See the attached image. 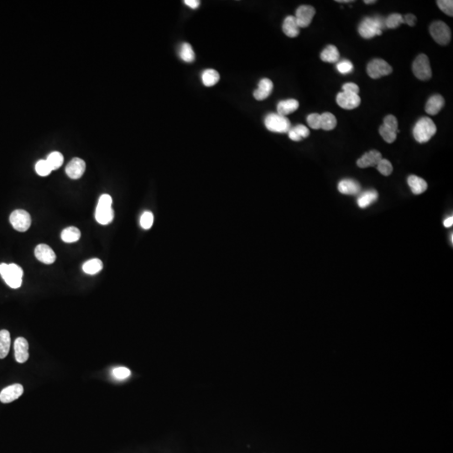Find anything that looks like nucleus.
I'll return each mask as SVG.
<instances>
[{
  "instance_id": "nucleus-1",
  "label": "nucleus",
  "mask_w": 453,
  "mask_h": 453,
  "mask_svg": "<svg viewBox=\"0 0 453 453\" xmlns=\"http://www.w3.org/2000/svg\"><path fill=\"white\" fill-rule=\"evenodd\" d=\"M385 28V19L383 17H367L364 19L359 24V33L363 38L372 39L376 36H380Z\"/></svg>"
},
{
  "instance_id": "nucleus-2",
  "label": "nucleus",
  "mask_w": 453,
  "mask_h": 453,
  "mask_svg": "<svg viewBox=\"0 0 453 453\" xmlns=\"http://www.w3.org/2000/svg\"><path fill=\"white\" fill-rule=\"evenodd\" d=\"M112 204L113 199L111 195L108 194L101 195L95 213V217L98 223L102 225H108L113 222L114 212L112 208Z\"/></svg>"
},
{
  "instance_id": "nucleus-3",
  "label": "nucleus",
  "mask_w": 453,
  "mask_h": 453,
  "mask_svg": "<svg viewBox=\"0 0 453 453\" xmlns=\"http://www.w3.org/2000/svg\"><path fill=\"white\" fill-rule=\"evenodd\" d=\"M436 133L435 126L432 119L428 117H423L418 120L413 129V135L415 140L420 144L429 141Z\"/></svg>"
},
{
  "instance_id": "nucleus-4",
  "label": "nucleus",
  "mask_w": 453,
  "mask_h": 453,
  "mask_svg": "<svg viewBox=\"0 0 453 453\" xmlns=\"http://www.w3.org/2000/svg\"><path fill=\"white\" fill-rule=\"evenodd\" d=\"M0 275L9 287L13 289L21 287L24 272L17 264H0Z\"/></svg>"
},
{
  "instance_id": "nucleus-5",
  "label": "nucleus",
  "mask_w": 453,
  "mask_h": 453,
  "mask_svg": "<svg viewBox=\"0 0 453 453\" xmlns=\"http://www.w3.org/2000/svg\"><path fill=\"white\" fill-rule=\"evenodd\" d=\"M264 125L268 130L275 133H288L291 128L290 120L286 117L274 113L265 117Z\"/></svg>"
},
{
  "instance_id": "nucleus-6",
  "label": "nucleus",
  "mask_w": 453,
  "mask_h": 453,
  "mask_svg": "<svg viewBox=\"0 0 453 453\" xmlns=\"http://www.w3.org/2000/svg\"><path fill=\"white\" fill-rule=\"evenodd\" d=\"M412 70L415 77L421 81L429 80L432 76L429 59L425 54H421L415 58L412 65Z\"/></svg>"
},
{
  "instance_id": "nucleus-7",
  "label": "nucleus",
  "mask_w": 453,
  "mask_h": 453,
  "mask_svg": "<svg viewBox=\"0 0 453 453\" xmlns=\"http://www.w3.org/2000/svg\"><path fill=\"white\" fill-rule=\"evenodd\" d=\"M430 33L436 43L446 45L451 41L452 33L450 28L442 21H435L430 26Z\"/></svg>"
},
{
  "instance_id": "nucleus-8",
  "label": "nucleus",
  "mask_w": 453,
  "mask_h": 453,
  "mask_svg": "<svg viewBox=\"0 0 453 453\" xmlns=\"http://www.w3.org/2000/svg\"><path fill=\"white\" fill-rule=\"evenodd\" d=\"M392 71L393 69L391 65L388 63H386L385 60L376 58L372 60L370 63L367 64V75L373 79H378L380 77L388 76L392 73Z\"/></svg>"
},
{
  "instance_id": "nucleus-9",
  "label": "nucleus",
  "mask_w": 453,
  "mask_h": 453,
  "mask_svg": "<svg viewBox=\"0 0 453 453\" xmlns=\"http://www.w3.org/2000/svg\"><path fill=\"white\" fill-rule=\"evenodd\" d=\"M9 222L13 228L19 232H25L31 225V217L26 211L18 209L13 212L9 216Z\"/></svg>"
},
{
  "instance_id": "nucleus-10",
  "label": "nucleus",
  "mask_w": 453,
  "mask_h": 453,
  "mask_svg": "<svg viewBox=\"0 0 453 453\" xmlns=\"http://www.w3.org/2000/svg\"><path fill=\"white\" fill-rule=\"evenodd\" d=\"M316 15V9L311 5H302L296 9V18L297 24L300 28H305L309 26L312 21V19Z\"/></svg>"
},
{
  "instance_id": "nucleus-11",
  "label": "nucleus",
  "mask_w": 453,
  "mask_h": 453,
  "mask_svg": "<svg viewBox=\"0 0 453 453\" xmlns=\"http://www.w3.org/2000/svg\"><path fill=\"white\" fill-rule=\"evenodd\" d=\"M337 103L344 109L352 110L359 107L361 103V99L359 94L342 92H339L337 96Z\"/></svg>"
},
{
  "instance_id": "nucleus-12",
  "label": "nucleus",
  "mask_w": 453,
  "mask_h": 453,
  "mask_svg": "<svg viewBox=\"0 0 453 453\" xmlns=\"http://www.w3.org/2000/svg\"><path fill=\"white\" fill-rule=\"evenodd\" d=\"M24 393V388L20 384L9 385L0 392V401L4 404L16 400Z\"/></svg>"
},
{
  "instance_id": "nucleus-13",
  "label": "nucleus",
  "mask_w": 453,
  "mask_h": 453,
  "mask_svg": "<svg viewBox=\"0 0 453 453\" xmlns=\"http://www.w3.org/2000/svg\"><path fill=\"white\" fill-rule=\"evenodd\" d=\"M86 170V163L80 158H73L65 167V173L69 177L77 180L83 176Z\"/></svg>"
},
{
  "instance_id": "nucleus-14",
  "label": "nucleus",
  "mask_w": 453,
  "mask_h": 453,
  "mask_svg": "<svg viewBox=\"0 0 453 453\" xmlns=\"http://www.w3.org/2000/svg\"><path fill=\"white\" fill-rule=\"evenodd\" d=\"M35 255L39 261L45 264H53L57 259L53 249L46 244H39L36 246Z\"/></svg>"
},
{
  "instance_id": "nucleus-15",
  "label": "nucleus",
  "mask_w": 453,
  "mask_h": 453,
  "mask_svg": "<svg viewBox=\"0 0 453 453\" xmlns=\"http://www.w3.org/2000/svg\"><path fill=\"white\" fill-rule=\"evenodd\" d=\"M15 357L16 361L24 364L29 359V344L24 338H18L14 344Z\"/></svg>"
},
{
  "instance_id": "nucleus-16",
  "label": "nucleus",
  "mask_w": 453,
  "mask_h": 453,
  "mask_svg": "<svg viewBox=\"0 0 453 453\" xmlns=\"http://www.w3.org/2000/svg\"><path fill=\"white\" fill-rule=\"evenodd\" d=\"M382 159V154L379 151H368L358 160L357 166H359V168H367V167L377 166L379 161Z\"/></svg>"
},
{
  "instance_id": "nucleus-17",
  "label": "nucleus",
  "mask_w": 453,
  "mask_h": 453,
  "mask_svg": "<svg viewBox=\"0 0 453 453\" xmlns=\"http://www.w3.org/2000/svg\"><path fill=\"white\" fill-rule=\"evenodd\" d=\"M338 191L344 195H356L361 192V186L352 179H344L338 183Z\"/></svg>"
},
{
  "instance_id": "nucleus-18",
  "label": "nucleus",
  "mask_w": 453,
  "mask_h": 453,
  "mask_svg": "<svg viewBox=\"0 0 453 453\" xmlns=\"http://www.w3.org/2000/svg\"><path fill=\"white\" fill-rule=\"evenodd\" d=\"M273 88H274V84H273L272 81L268 78H263L259 83L258 88L254 92V97L256 100H264L267 98H269V96L271 94Z\"/></svg>"
},
{
  "instance_id": "nucleus-19",
  "label": "nucleus",
  "mask_w": 453,
  "mask_h": 453,
  "mask_svg": "<svg viewBox=\"0 0 453 453\" xmlns=\"http://www.w3.org/2000/svg\"><path fill=\"white\" fill-rule=\"evenodd\" d=\"M445 100L442 96L439 94L433 95L427 101L426 104V112L430 115H436L444 107Z\"/></svg>"
},
{
  "instance_id": "nucleus-20",
  "label": "nucleus",
  "mask_w": 453,
  "mask_h": 453,
  "mask_svg": "<svg viewBox=\"0 0 453 453\" xmlns=\"http://www.w3.org/2000/svg\"><path fill=\"white\" fill-rule=\"evenodd\" d=\"M298 108H299V102L296 99L280 101L277 105V113L280 115L286 117L298 109Z\"/></svg>"
},
{
  "instance_id": "nucleus-21",
  "label": "nucleus",
  "mask_w": 453,
  "mask_h": 453,
  "mask_svg": "<svg viewBox=\"0 0 453 453\" xmlns=\"http://www.w3.org/2000/svg\"><path fill=\"white\" fill-rule=\"evenodd\" d=\"M283 32L290 38H295L299 35L300 27L297 24L295 16H287L284 19L282 25Z\"/></svg>"
},
{
  "instance_id": "nucleus-22",
  "label": "nucleus",
  "mask_w": 453,
  "mask_h": 453,
  "mask_svg": "<svg viewBox=\"0 0 453 453\" xmlns=\"http://www.w3.org/2000/svg\"><path fill=\"white\" fill-rule=\"evenodd\" d=\"M378 199V193L374 190H368L362 193L358 197L357 203L360 208H366L375 202Z\"/></svg>"
},
{
  "instance_id": "nucleus-23",
  "label": "nucleus",
  "mask_w": 453,
  "mask_h": 453,
  "mask_svg": "<svg viewBox=\"0 0 453 453\" xmlns=\"http://www.w3.org/2000/svg\"><path fill=\"white\" fill-rule=\"evenodd\" d=\"M408 185L412 193L415 195H420L425 193L427 189V181L416 175H410L408 177Z\"/></svg>"
},
{
  "instance_id": "nucleus-24",
  "label": "nucleus",
  "mask_w": 453,
  "mask_h": 453,
  "mask_svg": "<svg viewBox=\"0 0 453 453\" xmlns=\"http://www.w3.org/2000/svg\"><path fill=\"white\" fill-rule=\"evenodd\" d=\"M340 58V53L338 48L332 44H329L321 53V60L324 63H338Z\"/></svg>"
},
{
  "instance_id": "nucleus-25",
  "label": "nucleus",
  "mask_w": 453,
  "mask_h": 453,
  "mask_svg": "<svg viewBox=\"0 0 453 453\" xmlns=\"http://www.w3.org/2000/svg\"><path fill=\"white\" fill-rule=\"evenodd\" d=\"M288 135L291 140L293 141H300L302 139H305L310 135V131L305 125H297L295 127L290 128L288 131Z\"/></svg>"
},
{
  "instance_id": "nucleus-26",
  "label": "nucleus",
  "mask_w": 453,
  "mask_h": 453,
  "mask_svg": "<svg viewBox=\"0 0 453 453\" xmlns=\"http://www.w3.org/2000/svg\"><path fill=\"white\" fill-rule=\"evenodd\" d=\"M10 344H11V338L10 334L7 330H1L0 331V359H3L6 358L10 348Z\"/></svg>"
},
{
  "instance_id": "nucleus-27",
  "label": "nucleus",
  "mask_w": 453,
  "mask_h": 453,
  "mask_svg": "<svg viewBox=\"0 0 453 453\" xmlns=\"http://www.w3.org/2000/svg\"><path fill=\"white\" fill-rule=\"evenodd\" d=\"M220 80V75L214 69H207L201 73V81L206 86L216 85Z\"/></svg>"
},
{
  "instance_id": "nucleus-28",
  "label": "nucleus",
  "mask_w": 453,
  "mask_h": 453,
  "mask_svg": "<svg viewBox=\"0 0 453 453\" xmlns=\"http://www.w3.org/2000/svg\"><path fill=\"white\" fill-rule=\"evenodd\" d=\"M103 262L99 259H92L86 261L83 265V270L87 275H96L103 270Z\"/></svg>"
},
{
  "instance_id": "nucleus-29",
  "label": "nucleus",
  "mask_w": 453,
  "mask_h": 453,
  "mask_svg": "<svg viewBox=\"0 0 453 453\" xmlns=\"http://www.w3.org/2000/svg\"><path fill=\"white\" fill-rule=\"evenodd\" d=\"M61 237L65 243H75L80 239L81 232L76 227H68L63 230Z\"/></svg>"
},
{
  "instance_id": "nucleus-30",
  "label": "nucleus",
  "mask_w": 453,
  "mask_h": 453,
  "mask_svg": "<svg viewBox=\"0 0 453 453\" xmlns=\"http://www.w3.org/2000/svg\"><path fill=\"white\" fill-rule=\"evenodd\" d=\"M179 57L187 63H192L195 61V52L189 43L181 44L179 49Z\"/></svg>"
},
{
  "instance_id": "nucleus-31",
  "label": "nucleus",
  "mask_w": 453,
  "mask_h": 453,
  "mask_svg": "<svg viewBox=\"0 0 453 453\" xmlns=\"http://www.w3.org/2000/svg\"><path fill=\"white\" fill-rule=\"evenodd\" d=\"M337 119L332 113H324L321 114V129L323 130L330 131L337 126Z\"/></svg>"
},
{
  "instance_id": "nucleus-32",
  "label": "nucleus",
  "mask_w": 453,
  "mask_h": 453,
  "mask_svg": "<svg viewBox=\"0 0 453 453\" xmlns=\"http://www.w3.org/2000/svg\"><path fill=\"white\" fill-rule=\"evenodd\" d=\"M46 161L49 164V166H50L51 170L54 171V170L58 169L61 166H63L64 158H63V154H61L60 152L54 151V152L50 153L48 155Z\"/></svg>"
},
{
  "instance_id": "nucleus-33",
  "label": "nucleus",
  "mask_w": 453,
  "mask_h": 453,
  "mask_svg": "<svg viewBox=\"0 0 453 453\" xmlns=\"http://www.w3.org/2000/svg\"><path fill=\"white\" fill-rule=\"evenodd\" d=\"M401 24H405V22L402 15L400 14H392L385 19V27L388 29H395Z\"/></svg>"
},
{
  "instance_id": "nucleus-34",
  "label": "nucleus",
  "mask_w": 453,
  "mask_h": 453,
  "mask_svg": "<svg viewBox=\"0 0 453 453\" xmlns=\"http://www.w3.org/2000/svg\"><path fill=\"white\" fill-rule=\"evenodd\" d=\"M379 133H380V135H381L383 139H385V141L388 143V144L394 142L395 139H396V132L391 130L388 128L385 127L384 125H381L379 128Z\"/></svg>"
},
{
  "instance_id": "nucleus-35",
  "label": "nucleus",
  "mask_w": 453,
  "mask_h": 453,
  "mask_svg": "<svg viewBox=\"0 0 453 453\" xmlns=\"http://www.w3.org/2000/svg\"><path fill=\"white\" fill-rule=\"evenodd\" d=\"M36 172L41 176H46V175H50L52 170L50 168L46 160H41L36 163Z\"/></svg>"
},
{
  "instance_id": "nucleus-36",
  "label": "nucleus",
  "mask_w": 453,
  "mask_h": 453,
  "mask_svg": "<svg viewBox=\"0 0 453 453\" xmlns=\"http://www.w3.org/2000/svg\"><path fill=\"white\" fill-rule=\"evenodd\" d=\"M377 169L383 175L388 176L390 175L393 172V166L392 164L388 160L382 159L379 161V163L377 165Z\"/></svg>"
},
{
  "instance_id": "nucleus-37",
  "label": "nucleus",
  "mask_w": 453,
  "mask_h": 453,
  "mask_svg": "<svg viewBox=\"0 0 453 453\" xmlns=\"http://www.w3.org/2000/svg\"><path fill=\"white\" fill-rule=\"evenodd\" d=\"M131 371L125 367H114L112 371V375L113 378L118 380H124L130 376Z\"/></svg>"
},
{
  "instance_id": "nucleus-38",
  "label": "nucleus",
  "mask_w": 453,
  "mask_h": 453,
  "mask_svg": "<svg viewBox=\"0 0 453 453\" xmlns=\"http://www.w3.org/2000/svg\"><path fill=\"white\" fill-rule=\"evenodd\" d=\"M436 3L442 12L449 16L453 15V1L452 0H438Z\"/></svg>"
},
{
  "instance_id": "nucleus-39",
  "label": "nucleus",
  "mask_w": 453,
  "mask_h": 453,
  "mask_svg": "<svg viewBox=\"0 0 453 453\" xmlns=\"http://www.w3.org/2000/svg\"><path fill=\"white\" fill-rule=\"evenodd\" d=\"M154 222V215L151 212H145L140 217V225L144 229H150Z\"/></svg>"
},
{
  "instance_id": "nucleus-40",
  "label": "nucleus",
  "mask_w": 453,
  "mask_h": 453,
  "mask_svg": "<svg viewBox=\"0 0 453 453\" xmlns=\"http://www.w3.org/2000/svg\"><path fill=\"white\" fill-rule=\"evenodd\" d=\"M384 125L385 127L388 128L391 130L394 131L396 133H399L400 130L398 129V120L394 115H387L384 119Z\"/></svg>"
},
{
  "instance_id": "nucleus-41",
  "label": "nucleus",
  "mask_w": 453,
  "mask_h": 453,
  "mask_svg": "<svg viewBox=\"0 0 453 453\" xmlns=\"http://www.w3.org/2000/svg\"><path fill=\"white\" fill-rule=\"evenodd\" d=\"M337 69L342 74H348L350 72H352V70H353V65L349 61L344 60V61L338 63Z\"/></svg>"
},
{
  "instance_id": "nucleus-42",
  "label": "nucleus",
  "mask_w": 453,
  "mask_h": 453,
  "mask_svg": "<svg viewBox=\"0 0 453 453\" xmlns=\"http://www.w3.org/2000/svg\"><path fill=\"white\" fill-rule=\"evenodd\" d=\"M307 123L309 126L313 129H321V114L318 113H311L307 116Z\"/></svg>"
},
{
  "instance_id": "nucleus-43",
  "label": "nucleus",
  "mask_w": 453,
  "mask_h": 453,
  "mask_svg": "<svg viewBox=\"0 0 453 453\" xmlns=\"http://www.w3.org/2000/svg\"><path fill=\"white\" fill-rule=\"evenodd\" d=\"M343 92H351L354 94H359V87L357 84L353 83H345L343 86Z\"/></svg>"
},
{
  "instance_id": "nucleus-44",
  "label": "nucleus",
  "mask_w": 453,
  "mask_h": 453,
  "mask_svg": "<svg viewBox=\"0 0 453 453\" xmlns=\"http://www.w3.org/2000/svg\"><path fill=\"white\" fill-rule=\"evenodd\" d=\"M404 22L405 24H407L410 26H414L415 24V22H416V17L415 15H412V14H408V15H405L404 17Z\"/></svg>"
},
{
  "instance_id": "nucleus-45",
  "label": "nucleus",
  "mask_w": 453,
  "mask_h": 453,
  "mask_svg": "<svg viewBox=\"0 0 453 453\" xmlns=\"http://www.w3.org/2000/svg\"><path fill=\"white\" fill-rule=\"evenodd\" d=\"M184 3L192 9H196L200 6L201 2L198 0H185Z\"/></svg>"
},
{
  "instance_id": "nucleus-46",
  "label": "nucleus",
  "mask_w": 453,
  "mask_h": 453,
  "mask_svg": "<svg viewBox=\"0 0 453 453\" xmlns=\"http://www.w3.org/2000/svg\"><path fill=\"white\" fill-rule=\"evenodd\" d=\"M443 224H444L445 228H451L453 225V216H448L444 220Z\"/></svg>"
},
{
  "instance_id": "nucleus-47",
  "label": "nucleus",
  "mask_w": 453,
  "mask_h": 453,
  "mask_svg": "<svg viewBox=\"0 0 453 453\" xmlns=\"http://www.w3.org/2000/svg\"><path fill=\"white\" fill-rule=\"evenodd\" d=\"M338 3H351V2H353L352 0H337Z\"/></svg>"
},
{
  "instance_id": "nucleus-48",
  "label": "nucleus",
  "mask_w": 453,
  "mask_h": 453,
  "mask_svg": "<svg viewBox=\"0 0 453 453\" xmlns=\"http://www.w3.org/2000/svg\"><path fill=\"white\" fill-rule=\"evenodd\" d=\"M365 3H367V4H369V3H376V1H375V0H365Z\"/></svg>"
},
{
  "instance_id": "nucleus-49",
  "label": "nucleus",
  "mask_w": 453,
  "mask_h": 453,
  "mask_svg": "<svg viewBox=\"0 0 453 453\" xmlns=\"http://www.w3.org/2000/svg\"><path fill=\"white\" fill-rule=\"evenodd\" d=\"M453 234H451V242H452V243H453Z\"/></svg>"
}]
</instances>
